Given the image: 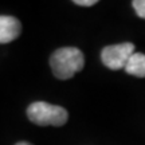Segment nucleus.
<instances>
[{"mask_svg":"<svg viewBox=\"0 0 145 145\" xmlns=\"http://www.w3.org/2000/svg\"><path fill=\"white\" fill-rule=\"evenodd\" d=\"M125 71L135 77L145 78V54L135 52L126 65Z\"/></svg>","mask_w":145,"mask_h":145,"instance_id":"obj_5","label":"nucleus"},{"mask_svg":"<svg viewBox=\"0 0 145 145\" xmlns=\"http://www.w3.org/2000/svg\"><path fill=\"white\" fill-rule=\"evenodd\" d=\"M22 32V23L14 16L0 15V43L15 40Z\"/></svg>","mask_w":145,"mask_h":145,"instance_id":"obj_4","label":"nucleus"},{"mask_svg":"<svg viewBox=\"0 0 145 145\" xmlns=\"http://www.w3.org/2000/svg\"><path fill=\"white\" fill-rule=\"evenodd\" d=\"M27 116L31 122L39 126H62L67 122L69 118V113L65 108L43 101L32 102L27 109Z\"/></svg>","mask_w":145,"mask_h":145,"instance_id":"obj_2","label":"nucleus"},{"mask_svg":"<svg viewBox=\"0 0 145 145\" xmlns=\"http://www.w3.org/2000/svg\"><path fill=\"white\" fill-rule=\"evenodd\" d=\"M52 74L58 79H69L79 72L85 66L83 52L75 47H61L50 58Z\"/></svg>","mask_w":145,"mask_h":145,"instance_id":"obj_1","label":"nucleus"},{"mask_svg":"<svg viewBox=\"0 0 145 145\" xmlns=\"http://www.w3.org/2000/svg\"><path fill=\"white\" fill-rule=\"evenodd\" d=\"M132 5H133V8H135L136 14L145 19V0H135V1H132Z\"/></svg>","mask_w":145,"mask_h":145,"instance_id":"obj_6","label":"nucleus"},{"mask_svg":"<svg viewBox=\"0 0 145 145\" xmlns=\"http://www.w3.org/2000/svg\"><path fill=\"white\" fill-rule=\"evenodd\" d=\"M135 54V44L130 42L106 46L101 51V61L110 70L125 69L132 55Z\"/></svg>","mask_w":145,"mask_h":145,"instance_id":"obj_3","label":"nucleus"},{"mask_svg":"<svg viewBox=\"0 0 145 145\" xmlns=\"http://www.w3.org/2000/svg\"><path fill=\"white\" fill-rule=\"evenodd\" d=\"M74 3L77 5H82V7H91V5L97 4V0H74Z\"/></svg>","mask_w":145,"mask_h":145,"instance_id":"obj_7","label":"nucleus"},{"mask_svg":"<svg viewBox=\"0 0 145 145\" xmlns=\"http://www.w3.org/2000/svg\"><path fill=\"white\" fill-rule=\"evenodd\" d=\"M16 145H32V144H30V142H26V141H20V142H18Z\"/></svg>","mask_w":145,"mask_h":145,"instance_id":"obj_8","label":"nucleus"}]
</instances>
